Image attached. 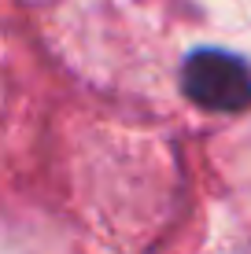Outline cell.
<instances>
[{"instance_id": "6da1fadb", "label": "cell", "mask_w": 251, "mask_h": 254, "mask_svg": "<svg viewBox=\"0 0 251 254\" xmlns=\"http://www.w3.org/2000/svg\"><path fill=\"white\" fill-rule=\"evenodd\" d=\"M181 92L203 111L251 107V66L240 56L200 48L181 63Z\"/></svg>"}]
</instances>
